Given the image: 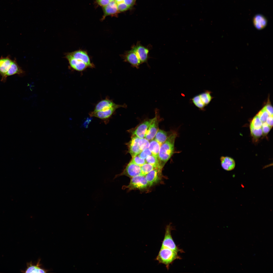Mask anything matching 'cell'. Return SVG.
I'll return each instance as SVG.
<instances>
[{
	"mask_svg": "<svg viewBox=\"0 0 273 273\" xmlns=\"http://www.w3.org/2000/svg\"><path fill=\"white\" fill-rule=\"evenodd\" d=\"M177 136L176 131L172 132L161 146L158 159L160 165L162 169L174 153V143Z\"/></svg>",
	"mask_w": 273,
	"mask_h": 273,
	"instance_id": "cell-1",
	"label": "cell"
},
{
	"mask_svg": "<svg viewBox=\"0 0 273 273\" xmlns=\"http://www.w3.org/2000/svg\"><path fill=\"white\" fill-rule=\"evenodd\" d=\"M178 253V252L169 248L161 247L155 260L159 263L165 265L168 270L170 265L175 260L181 259Z\"/></svg>",
	"mask_w": 273,
	"mask_h": 273,
	"instance_id": "cell-2",
	"label": "cell"
},
{
	"mask_svg": "<svg viewBox=\"0 0 273 273\" xmlns=\"http://www.w3.org/2000/svg\"><path fill=\"white\" fill-rule=\"evenodd\" d=\"M212 92L208 90H205L203 92L196 95L190 99V101L198 109L204 111L205 107L210 103L214 98L211 95Z\"/></svg>",
	"mask_w": 273,
	"mask_h": 273,
	"instance_id": "cell-3",
	"label": "cell"
},
{
	"mask_svg": "<svg viewBox=\"0 0 273 273\" xmlns=\"http://www.w3.org/2000/svg\"><path fill=\"white\" fill-rule=\"evenodd\" d=\"M149 187L145 176L140 175L131 178L130 183L127 185L122 187L123 190H145Z\"/></svg>",
	"mask_w": 273,
	"mask_h": 273,
	"instance_id": "cell-4",
	"label": "cell"
},
{
	"mask_svg": "<svg viewBox=\"0 0 273 273\" xmlns=\"http://www.w3.org/2000/svg\"><path fill=\"white\" fill-rule=\"evenodd\" d=\"M173 229L171 223L166 226L165 228V235L162 241L161 248H168L178 253L182 252L183 251L176 245L172 238L171 231Z\"/></svg>",
	"mask_w": 273,
	"mask_h": 273,
	"instance_id": "cell-5",
	"label": "cell"
},
{
	"mask_svg": "<svg viewBox=\"0 0 273 273\" xmlns=\"http://www.w3.org/2000/svg\"><path fill=\"white\" fill-rule=\"evenodd\" d=\"M153 118L145 133L144 137L149 141L153 139L158 129L159 123L162 120L160 117L158 109H155V116Z\"/></svg>",
	"mask_w": 273,
	"mask_h": 273,
	"instance_id": "cell-6",
	"label": "cell"
},
{
	"mask_svg": "<svg viewBox=\"0 0 273 273\" xmlns=\"http://www.w3.org/2000/svg\"><path fill=\"white\" fill-rule=\"evenodd\" d=\"M124 61L129 63L131 66L138 69L142 64L135 50L132 46L130 50L125 51L121 55Z\"/></svg>",
	"mask_w": 273,
	"mask_h": 273,
	"instance_id": "cell-7",
	"label": "cell"
},
{
	"mask_svg": "<svg viewBox=\"0 0 273 273\" xmlns=\"http://www.w3.org/2000/svg\"><path fill=\"white\" fill-rule=\"evenodd\" d=\"M153 119H145L135 127L128 130V132L132 136H136L139 139L144 138L145 133Z\"/></svg>",
	"mask_w": 273,
	"mask_h": 273,
	"instance_id": "cell-8",
	"label": "cell"
},
{
	"mask_svg": "<svg viewBox=\"0 0 273 273\" xmlns=\"http://www.w3.org/2000/svg\"><path fill=\"white\" fill-rule=\"evenodd\" d=\"M127 107L125 104L119 105L118 106L113 107L104 110L96 112L92 111L89 113L91 117H94L104 120L105 123L107 122V120L111 117L116 110L120 107Z\"/></svg>",
	"mask_w": 273,
	"mask_h": 273,
	"instance_id": "cell-9",
	"label": "cell"
},
{
	"mask_svg": "<svg viewBox=\"0 0 273 273\" xmlns=\"http://www.w3.org/2000/svg\"><path fill=\"white\" fill-rule=\"evenodd\" d=\"M142 175L141 166L130 162L120 174L116 175L114 179L125 175L131 178Z\"/></svg>",
	"mask_w": 273,
	"mask_h": 273,
	"instance_id": "cell-10",
	"label": "cell"
},
{
	"mask_svg": "<svg viewBox=\"0 0 273 273\" xmlns=\"http://www.w3.org/2000/svg\"><path fill=\"white\" fill-rule=\"evenodd\" d=\"M135 51L142 63H148L150 58L149 52L151 48L150 45L145 47L142 45L140 41H138L135 45L132 46Z\"/></svg>",
	"mask_w": 273,
	"mask_h": 273,
	"instance_id": "cell-11",
	"label": "cell"
},
{
	"mask_svg": "<svg viewBox=\"0 0 273 273\" xmlns=\"http://www.w3.org/2000/svg\"><path fill=\"white\" fill-rule=\"evenodd\" d=\"M162 170L161 169L155 168L145 175L149 187L157 184L162 180Z\"/></svg>",
	"mask_w": 273,
	"mask_h": 273,
	"instance_id": "cell-12",
	"label": "cell"
},
{
	"mask_svg": "<svg viewBox=\"0 0 273 273\" xmlns=\"http://www.w3.org/2000/svg\"><path fill=\"white\" fill-rule=\"evenodd\" d=\"M12 60L10 56L8 55L6 57L2 56L0 57V75L1 76V81L6 82L7 77V73L9 70L12 63Z\"/></svg>",
	"mask_w": 273,
	"mask_h": 273,
	"instance_id": "cell-13",
	"label": "cell"
},
{
	"mask_svg": "<svg viewBox=\"0 0 273 273\" xmlns=\"http://www.w3.org/2000/svg\"><path fill=\"white\" fill-rule=\"evenodd\" d=\"M67 54L73 58L83 62L88 67H94V65L91 62L89 56L85 51L79 50Z\"/></svg>",
	"mask_w": 273,
	"mask_h": 273,
	"instance_id": "cell-14",
	"label": "cell"
},
{
	"mask_svg": "<svg viewBox=\"0 0 273 273\" xmlns=\"http://www.w3.org/2000/svg\"><path fill=\"white\" fill-rule=\"evenodd\" d=\"M139 139L136 136H132L130 141L127 144L128 149V152L132 157L138 155L142 151L138 143Z\"/></svg>",
	"mask_w": 273,
	"mask_h": 273,
	"instance_id": "cell-15",
	"label": "cell"
},
{
	"mask_svg": "<svg viewBox=\"0 0 273 273\" xmlns=\"http://www.w3.org/2000/svg\"><path fill=\"white\" fill-rule=\"evenodd\" d=\"M65 57L68 60L71 66L76 71H82L88 67L83 62L73 58L67 53Z\"/></svg>",
	"mask_w": 273,
	"mask_h": 273,
	"instance_id": "cell-16",
	"label": "cell"
},
{
	"mask_svg": "<svg viewBox=\"0 0 273 273\" xmlns=\"http://www.w3.org/2000/svg\"><path fill=\"white\" fill-rule=\"evenodd\" d=\"M118 105L115 104L112 100L107 98L99 102L95 106L93 111L96 112L105 110L117 106Z\"/></svg>",
	"mask_w": 273,
	"mask_h": 273,
	"instance_id": "cell-17",
	"label": "cell"
},
{
	"mask_svg": "<svg viewBox=\"0 0 273 273\" xmlns=\"http://www.w3.org/2000/svg\"><path fill=\"white\" fill-rule=\"evenodd\" d=\"M221 166L222 168L227 171L233 170L235 166V162L232 158L228 156H221L220 158Z\"/></svg>",
	"mask_w": 273,
	"mask_h": 273,
	"instance_id": "cell-18",
	"label": "cell"
},
{
	"mask_svg": "<svg viewBox=\"0 0 273 273\" xmlns=\"http://www.w3.org/2000/svg\"><path fill=\"white\" fill-rule=\"evenodd\" d=\"M24 71L18 64L16 59L12 60L10 66L6 74V77L16 74L22 75L24 73Z\"/></svg>",
	"mask_w": 273,
	"mask_h": 273,
	"instance_id": "cell-19",
	"label": "cell"
},
{
	"mask_svg": "<svg viewBox=\"0 0 273 273\" xmlns=\"http://www.w3.org/2000/svg\"><path fill=\"white\" fill-rule=\"evenodd\" d=\"M104 10L103 18L107 16L116 14L119 12L115 1H110L108 5L104 7Z\"/></svg>",
	"mask_w": 273,
	"mask_h": 273,
	"instance_id": "cell-20",
	"label": "cell"
},
{
	"mask_svg": "<svg viewBox=\"0 0 273 273\" xmlns=\"http://www.w3.org/2000/svg\"><path fill=\"white\" fill-rule=\"evenodd\" d=\"M254 25L258 30H261L264 28L267 24L266 19L260 15H257L254 18L253 20Z\"/></svg>",
	"mask_w": 273,
	"mask_h": 273,
	"instance_id": "cell-21",
	"label": "cell"
},
{
	"mask_svg": "<svg viewBox=\"0 0 273 273\" xmlns=\"http://www.w3.org/2000/svg\"><path fill=\"white\" fill-rule=\"evenodd\" d=\"M40 260H39L36 265L33 264L30 262L28 263L27 268L24 272L25 273H46L47 270L42 268L40 264Z\"/></svg>",
	"mask_w": 273,
	"mask_h": 273,
	"instance_id": "cell-22",
	"label": "cell"
},
{
	"mask_svg": "<svg viewBox=\"0 0 273 273\" xmlns=\"http://www.w3.org/2000/svg\"><path fill=\"white\" fill-rule=\"evenodd\" d=\"M161 145L154 139L149 142L148 149L152 154L158 158L159 152Z\"/></svg>",
	"mask_w": 273,
	"mask_h": 273,
	"instance_id": "cell-23",
	"label": "cell"
},
{
	"mask_svg": "<svg viewBox=\"0 0 273 273\" xmlns=\"http://www.w3.org/2000/svg\"><path fill=\"white\" fill-rule=\"evenodd\" d=\"M167 133L164 130L158 129L154 138V139L161 145L164 143L167 137Z\"/></svg>",
	"mask_w": 273,
	"mask_h": 273,
	"instance_id": "cell-24",
	"label": "cell"
},
{
	"mask_svg": "<svg viewBox=\"0 0 273 273\" xmlns=\"http://www.w3.org/2000/svg\"><path fill=\"white\" fill-rule=\"evenodd\" d=\"M145 160L146 163L152 165L155 168L162 170L160 165L158 157L152 154L148 156Z\"/></svg>",
	"mask_w": 273,
	"mask_h": 273,
	"instance_id": "cell-25",
	"label": "cell"
},
{
	"mask_svg": "<svg viewBox=\"0 0 273 273\" xmlns=\"http://www.w3.org/2000/svg\"><path fill=\"white\" fill-rule=\"evenodd\" d=\"M262 122L257 115L253 119L251 122L250 127L255 129H258L261 128Z\"/></svg>",
	"mask_w": 273,
	"mask_h": 273,
	"instance_id": "cell-26",
	"label": "cell"
},
{
	"mask_svg": "<svg viewBox=\"0 0 273 273\" xmlns=\"http://www.w3.org/2000/svg\"><path fill=\"white\" fill-rule=\"evenodd\" d=\"M141 175L145 176L153 169L155 168L152 165L146 163L141 166Z\"/></svg>",
	"mask_w": 273,
	"mask_h": 273,
	"instance_id": "cell-27",
	"label": "cell"
},
{
	"mask_svg": "<svg viewBox=\"0 0 273 273\" xmlns=\"http://www.w3.org/2000/svg\"><path fill=\"white\" fill-rule=\"evenodd\" d=\"M138 143L141 150L142 151L148 148L149 142L147 140L143 138L139 139Z\"/></svg>",
	"mask_w": 273,
	"mask_h": 273,
	"instance_id": "cell-28",
	"label": "cell"
},
{
	"mask_svg": "<svg viewBox=\"0 0 273 273\" xmlns=\"http://www.w3.org/2000/svg\"><path fill=\"white\" fill-rule=\"evenodd\" d=\"M132 158L130 162L140 166L146 163L145 159L141 158L138 155Z\"/></svg>",
	"mask_w": 273,
	"mask_h": 273,
	"instance_id": "cell-29",
	"label": "cell"
},
{
	"mask_svg": "<svg viewBox=\"0 0 273 273\" xmlns=\"http://www.w3.org/2000/svg\"><path fill=\"white\" fill-rule=\"evenodd\" d=\"M257 115L259 118L262 122H266L269 115L264 107L261 109Z\"/></svg>",
	"mask_w": 273,
	"mask_h": 273,
	"instance_id": "cell-30",
	"label": "cell"
},
{
	"mask_svg": "<svg viewBox=\"0 0 273 273\" xmlns=\"http://www.w3.org/2000/svg\"><path fill=\"white\" fill-rule=\"evenodd\" d=\"M251 134L254 138H258L261 136L263 134L262 128L255 129L250 127Z\"/></svg>",
	"mask_w": 273,
	"mask_h": 273,
	"instance_id": "cell-31",
	"label": "cell"
},
{
	"mask_svg": "<svg viewBox=\"0 0 273 273\" xmlns=\"http://www.w3.org/2000/svg\"><path fill=\"white\" fill-rule=\"evenodd\" d=\"M152 154V153L148 148L142 151L138 155L141 158L145 159L149 156Z\"/></svg>",
	"mask_w": 273,
	"mask_h": 273,
	"instance_id": "cell-32",
	"label": "cell"
},
{
	"mask_svg": "<svg viewBox=\"0 0 273 273\" xmlns=\"http://www.w3.org/2000/svg\"><path fill=\"white\" fill-rule=\"evenodd\" d=\"M117 6L118 11L120 12L125 11L130 8L124 2L117 4Z\"/></svg>",
	"mask_w": 273,
	"mask_h": 273,
	"instance_id": "cell-33",
	"label": "cell"
},
{
	"mask_svg": "<svg viewBox=\"0 0 273 273\" xmlns=\"http://www.w3.org/2000/svg\"><path fill=\"white\" fill-rule=\"evenodd\" d=\"M271 128L266 122L263 123L261 127L263 133L264 134H267L269 132Z\"/></svg>",
	"mask_w": 273,
	"mask_h": 273,
	"instance_id": "cell-34",
	"label": "cell"
},
{
	"mask_svg": "<svg viewBox=\"0 0 273 273\" xmlns=\"http://www.w3.org/2000/svg\"><path fill=\"white\" fill-rule=\"evenodd\" d=\"M268 112L269 116H273V108L270 104H268L264 107Z\"/></svg>",
	"mask_w": 273,
	"mask_h": 273,
	"instance_id": "cell-35",
	"label": "cell"
},
{
	"mask_svg": "<svg viewBox=\"0 0 273 273\" xmlns=\"http://www.w3.org/2000/svg\"><path fill=\"white\" fill-rule=\"evenodd\" d=\"M97 1L100 5L104 7L108 5L110 1V0H97Z\"/></svg>",
	"mask_w": 273,
	"mask_h": 273,
	"instance_id": "cell-36",
	"label": "cell"
},
{
	"mask_svg": "<svg viewBox=\"0 0 273 273\" xmlns=\"http://www.w3.org/2000/svg\"><path fill=\"white\" fill-rule=\"evenodd\" d=\"M266 122L267 124L272 128L273 126V116H269Z\"/></svg>",
	"mask_w": 273,
	"mask_h": 273,
	"instance_id": "cell-37",
	"label": "cell"
},
{
	"mask_svg": "<svg viewBox=\"0 0 273 273\" xmlns=\"http://www.w3.org/2000/svg\"><path fill=\"white\" fill-rule=\"evenodd\" d=\"M136 0H124V2L129 7L134 4Z\"/></svg>",
	"mask_w": 273,
	"mask_h": 273,
	"instance_id": "cell-38",
	"label": "cell"
},
{
	"mask_svg": "<svg viewBox=\"0 0 273 273\" xmlns=\"http://www.w3.org/2000/svg\"><path fill=\"white\" fill-rule=\"evenodd\" d=\"M124 0H115L117 4L124 2Z\"/></svg>",
	"mask_w": 273,
	"mask_h": 273,
	"instance_id": "cell-39",
	"label": "cell"
},
{
	"mask_svg": "<svg viewBox=\"0 0 273 273\" xmlns=\"http://www.w3.org/2000/svg\"><path fill=\"white\" fill-rule=\"evenodd\" d=\"M110 0V1H115V0Z\"/></svg>",
	"mask_w": 273,
	"mask_h": 273,
	"instance_id": "cell-40",
	"label": "cell"
}]
</instances>
